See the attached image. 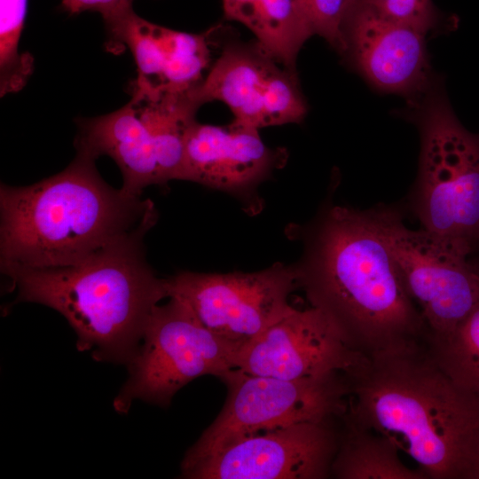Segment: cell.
Instances as JSON below:
<instances>
[{
    "label": "cell",
    "instance_id": "obj_15",
    "mask_svg": "<svg viewBox=\"0 0 479 479\" xmlns=\"http://www.w3.org/2000/svg\"><path fill=\"white\" fill-rule=\"evenodd\" d=\"M365 357L342 340L318 309L294 307L238 352L235 368L286 380L349 373Z\"/></svg>",
    "mask_w": 479,
    "mask_h": 479
},
{
    "label": "cell",
    "instance_id": "obj_11",
    "mask_svg": "<svg viewBox=\"0 0 479 479\" xmlns=\"http://www.w3.org/2000/svg\"><path fill=\"white\" fill-rule=\"evenodd\" d=\"M194 94L201 106L223 102L233 114L232 123L257 130L299 123L308 112L296 71L255 41L226 44Z\"/></svg>",
    "mask_w": 479,
    "mask_h": 479
},
{
    "label": "cell",
    "instance_id": "obj_5",
    "mask_svg": "<svg viewBox=\"0 0 479 479\" xmlns=\"http://www.w3.org/2000/svg\"><path fill=\"white\" fill-rule=\"evenodd\" d=\"M401 113L420 136L418 172L409 196L412 212L421 228L476 247L479 133L458 119L438 75Z\"/></svg>",
    "mask_w": 479,
    "mask_h": 479
},
{
    "label": "cell",
    "instance_id": "obj_18",
    "mask_svg": "<svg viewBox=\"0 0 479 479\" xmlns=\"http://www.w3.org/2000/svg\"><path fill=\"white\" fill-rule=\"evenodd\" d=\"M400 449L388 436L353 420L346 412L340 422L339 442L330 476L338 479H427L419 467L401 459Z\"/></svg>",
    "mask_w": 479,
    "mask_h": 479
},
{
    "label": "cell",
    "instance_id": "obj_1",
    "mask_svg": "<svg viewBox=\"0 0 479 479\" xmlns=\"http://www.w3.org/2000/svg\"><path fill=\"white\" fill-rule=\"evenodd\" d=\"M290 234L302 241L298 288L342 340L365 358L428 344V332L370 213L325 205Z\"/></svg>",
    "mask_w": 479,
    "mask_h": 479
},
{
    "label": "cell",
    "instance_id": "obj_6",
    "mask_svg": "<svg viewBox=\"0 0 479 479\" xmlns=\"http://www.w3.org/2000/svg\"><path fill=\"white\" fill-rule=\"evenodd\" d=\"M131 98L105 115L76 120V151L112 158L122 189L141 196L152 185L181 180L185 142L200 105L192 92H150L130 87Z\"/></svg>",
    "mask_w": 479,
    "mask_h": 479
},
{
    "label": "cell",
    "instance_id": "obj_9",
    "mask_svg": "<svg viewBox=\"0 0 479 479\" xmlns=\"http://www.w3.org/2000/svg\"><path fill=\"white\" fill-rule=\"evenodd\" d=\"M221 380L228 389L223 409L187 451L181 471L241 438L295 423L339 419L349 406L345 373L286 380L234 368Z\"/></svg>",
    "mask_w": 479,
    "mask_h": 479
},
{
    "label": "cell",
    "instance_id": "obj_16",
    "mask_svg": "<svg viewBox=\"0 0 479 479\" xmlns=\"http://www.w3.org/2000/svg\"><path fill=\"white\" fill-rule=\"evenodd\" d=\"M111 47L130 49L137 67L131 85L156 92H188L203 81L212 32L177 31L152 23L130 8L105 23Z\"/></svg>",
    "mask_w": 479,
    "mask_h": 479
},
{
    "label": "cell",
    "instance_id": "obj_10",
    "mask_svg": "<svg viewBox=\"0 0 479 479\" xmlns=\"http://www.w3.org/2000/svg\"><path fill=\"white\" fill-rule=\"evenodd\" d=\"M169 298L185 301L200 320L240 350L292 310L298 288L294 264L254 272L182 271L167 279ZM238 355V354H237Z\"/></svg>",
    "mask_w": 479,
    "mask_h": 479
},
{
    "label": "cell",
    "instance_id": "obj_20",
    "mask_svg": "<svg viewBox=\"0 0 479 479\" xmlns=\"http://www.w3.org/2000/svg\"><path fill=\"white\" fill-rule=\"evenodd\" d=\"M27 0H0V95L22 90L34 70V59L19 50Z\"/></svg>",
    "mask_w": 479,
    "mask_h": 479
},
{
    "label": "cell",
    "instance_id": "obj_22",
    "mask_svg": "<svg viewBox=\"0 0 479 479\" xmlns=\"http://www.w3.org/2000/svg\"><path fill=\"white\" fill-rule=\"evenodd\" d=\"M315 35L324 38L335 51L341 46L343 20L354 0H299Z\"/></svg>",
    "mask_w": 479,
    "mask_h": 479
},
{
    "label": "cell",
    "instance_id": "obj_17",
    "mask_svg": "<svg viewBox=\"0 0 479 479\" xmlns=\"http://www.w3.org/2000/svg\"><path fill=\"white\" fill-rule=\"evenodd\" d=\"M225 18L247 27L280 64L296 71L304 43L314 35L299 0H222Z\"/></svg>",
    "mask_w": 479,
    "mask_h": 479
},
{
    "label": "cell",
    "instance_id": "obj_23",
    "mask_svg": "<svg viewBox=\"0 0 479 479\" xmlns=\"http://www.w3.org/2000/svg\"><path fill=\"white\" fill-rule=\"evenodd\" d=\"M133 0H61V8L69 14L91 11L99 12L105 22L132 8Z\"/></svg>",
    "mask_w": 479,
    "mask_h": 479
},
{
    "label": "cell",
    "instance_id": "obj_12",
    "mask_svg": "<svg viewBox=\"0 0 479 479\" xmlns=\"http://www.w3.org/2000/svg\"><path fill=\"white\" fill-rule=\"evenodd\" d=\"M342 418L295 423L235 441L181 471L189 479H324Z\"/></svg>",
    "mask_w": 479,
    "mask_h": 479
},
{
    "label": "cell",
    "instance_id": "obj_3",
    "mask_svg": "<svg viewBox=\"0 0 479 479\" xmlns=\"http://www.w3.org/2000/svg\"><path fill=\"white\" fill-rule=\"evenodd\" d=\"M96 160L76 151L56 175L27 186L1 184L2 272L71 265L153 227V202L110 186Z\"/></svg>",
    "mask_w": 479,
    "mask_h": 479
},
{
    "label": "cell",
    "instance_id": "obj_2",
    "mask_svg": "<svg viewBox=\"0 0 479 479\" xmlns=\"http://www.w3.org/2000/svg\"><path fill=\"white\" fill-rule=\"evenodd\" d=\"M346 375L347 413L391 439L427 479H479V398L428 344L365 358Z\"/></svg>",
    "mask_w": 479,
    "mask_h": 479
},
{
    "label": "cell",
    "instance_id": "obj_24",
    "mask_svg": "<svg viewBox=\"0 0 479 479\" xmlns=\"http://www.w3.org/2000/svg\"><path fill=\"white\" fill-rule=\"evenodd\" d=\"M476 251L479 252V232L477 234V238H476Z\"/></svg>",
    "mask_w": 479,
    "mask_h": 479
},
{
    "label": "cell",
    "instance_id": "obj_19",
    "mask_svg": "<svg viewBox=\"0 0 479 479\" xmlns=\"http://www.w3.org/2000/svg\"><path fill=\"white\" fill-rule=\"evenodd\" d=\"M428 348L454 381L479 398V303L448 335Z\"/></svg>",
    "mask_w": 479,
    "mask_h": 479
},
{
    "label": "cell",
    "instance_id": "obj_14",
    "mask_svg": "<svg viewBox=\"0 0 479 479\" xmlns=\"http://www.w3.org/2000/svg\"><path fill=\"white\" fill-rule=\"evenodd\" d=\"M287 158L285 148L265 145L257 130L195 121L185 137L181 180L227 192L255 215L263 207L258 186Z\"/></svg>",
    "mask_w": 479,
    "mask_h": 479
},
{
    "label": "cell",
    "instance_id": "obj_7",
    "mask_svg": "<svg viewBox=\"0 0 479 479\" xmlns=\"http://www.w3.org/2000/svg\"><path fill=\"white\" fill-rule=\"evenodd\" d=\"M368 211L421 313L428 342L448 335L479 303L475 245L421 227L410 229L402 214L389 206Z\"/></svg>",
    "mask_w": 479,
    "mask_h": 479
},
{
    "label": "cell",
    "instance_id": "obj_4",
    "mask_svg": "<svg viewBox=\"0 0 479 479\" xmlns=\"http://www.w3.org/2000/svg\"><path fill=\"white\" fill-rule=\"evenodd\" d=\"M137 233L67 266L11 269L14 303L34 302L61 314L76 334V349L97 362L125 365L141 343L148 318L169 298L167 279L146 261Z\"/></svg>",
    "mask_w": 479,
    "mask_h": 479
},
{
    "label": "cell",
    "instance_id": "obj_8",
    "mask_svg": "<svg viewBox=\"0 0 479 479\" xmlns=\"http://www.w3.org/2000/svg\"><path fill=\"white\" fill-rule=\"evenodd\" d=\"M239 351L208 329L185 301L170 296L151 312L114 409L127 413L135 400L167 407L192 380L203 375L221 379L234 369Z\"/></svg>",
    "mask_w": 479,
    "mask_h": 479
},
{
    "label": "cell",
    "instance_id": "obj_21",
    "mask_svg": "<svg viewBox=\"0 0 479 479\" xmlns=\"http://www.w3.org/2000/svg\"><path fill=\"white\" fill-rule=\"evenodd\" d=\"M381 14L411 26L426 35L442 27L432 0H365Z\"/></svg>",
    "mask_w": 479,
    "mask_h": 479
},
{
    "label": "cell",
    "instance_id": "obj_13",
    "mask_svg": "<svg viewBox=\"0 0 479 479\" xmlns=\"http://www.w3.org/2000/svg\"><path fill=\"white\" fill-rule=\"evenodd\" d=\"M338 53L373 89L406 103L420 98L436 75L426 35L381 14L365 0H354L349 8Z\"/></svg>",
    "mask_w": 479,
    "mask_h": 479
}]
</instances>
